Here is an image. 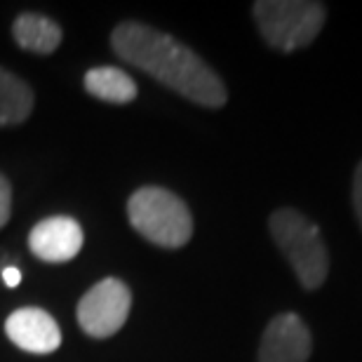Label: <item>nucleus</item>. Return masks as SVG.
<instances>
[{
  "mask_svg": "<svg viewBox=\"0 0 362 362\" xmlns=\"http://www.w3.org/2000/svg\"><path fill=\"white\" fill-rule=\"evenodd\" d=\"M33 111L31 88L10 71L0 69V125H21Z\"/></svg>",
  "mask_w": 362,
  "mask_h": 362,
  "instance_id": "obj_11",
  "label": "nucleus"
},
{
  "mask_svg": "<svg viewBox=\"0 0 362 362\" xmlns=\"http://www.w3.org/2000/svg\"><path fill=\"white\" fill-rule=\"evenodd\" d=\"M3 280H5V285L7 287H17L19 282H21V273H19V269H5L3 271Z\"/></svg>",
  "mask_w": 362,
  "mask_h": 362,
  "instance_id": "obj_14",
  "label": "nucleus"
},
{
  "mask_svg": "<svg viewBox=\"0 0 362 362\" xmlns=\"http://www.w3.org/2000/svg\"><path fill=\"white\" fill-rule=\"evenodd\" d=\"M269 228L273 243L278 245V250L294 269L301 287L310 289V292L320 287L329 273V255L320 228L299 209L292 207H282L273 212Z\"/></svg>",
  "mask_w": 362,
  "mask_h": 362,
  "instance_id": "obj_2",
  "label": "nucleus"
},
{
  "mask_svg": "<svg viewBox=\"0 0 362 362\" xmlns=\"http://www.w3.org/2000/svg\"><path fill=\"white\" fill-rule=\"evenodd\" d=\"M111 47L122 62L146 71L165 88L207 108H221L228 92L212 66L191 47L141 21H122L113 28Z\"/></svg>",
  "mask_w": 362,
  "mask_h": 362,
  "instance_id": "obj_1",
  "label": "nucleus"
},
{
  "mask_svg": "<svg viewBox=\"0 0 362 362\" xmlns=\"http://www.w3.org/2000/svg\"><path fill=\"white\" fill-rule=\"evenodd\" d=\"M127 219L136 233L158 247H184L193 235L191 209L177 193L160 186H144L129 195Z\"/></svg>",
  "mask_w": 362,
  "mask_h": 362,
  "instance_id": "obj_3",
  "label": "nucleus"
},
{
  "mask_svg": "<svg viewBox=\"0 0 362 362\" xmlns=\"http://www.w3.org/2000/svg\"><path fill=\"white\" fill-rule=\"evenodd\" d=\"M85 90L106 104H129L136 99V83L115 66H97L85 74Z\"/></svg>",
  "mask_w": 362,
  "mask_h": 362,
  "instance_id": "obj_10",
  "label": "nucleus"
},
{
  "mask_svg": "<svg viewBox=\"0 0 362 362\" xmlns=\"http://www.w3.org/2000/svg\"><path fill=\"white\" fill-rule=\"evenodd\" d=\"M7 339L26 353L35 356H47L62 346V329L47 310L28 306L12 310L5 320Z\"/></svg>",
  "mask_w": 362,
  "mask_h": 362,
  "instance_id": "obj_7",
  "label": "nucleus"
},
{
  "mask_svg": "<svg viewBox=\"0 0 362 362\" xmlns=\"http://www.w3.org/2000/svg\"><path fill=\"white\" fill-rule=\"evenodd\" d=\"M262 38L278 52L310 45L322 31L327 7L310 0H259L252 7Z\"/></svg>",
  "mask_w": 362,
  "mask_h": 362,
  "instance_id": "obj_4",
  "label": "nucleus"
},
{
  "mask_svg": "<svg viewBox=\"0 0 362 362\" xmlns=\"http://www.w3.org/2000/svg\"><path fill=\"white\" fill-rule=\"evenodd\" d=\"M313 337L296 313H280L264 329L259 362H308Z\"/></svg>",
  "mask_w": 362,
  "mask_h": 362,
  "instance_id": "obj_6",
  "label": "nucleus"
},
{
  "mask_svg": "<svg viewBox=\"0 0 362 362\" xmlns=\"http://www.w3.org/2000/svg\"><path fill=\"white\" fill-rule=\"evenodd\" d=\"M10 212H12V188L10 181L0 175V228L10 221Z\"/></svg>",
  "mask_w": 362,
  "mask_h": 362,
  "instance_id": "obj_12",
  "label": "nucleus"
},
{
  "mask_svg": "<svg viewBox=\"0 0 362 362\" xmlns=\"http://www.w3.org/2000/svg\"><path fill=\"white\" fill-rule=\"evenodd\" d=\"M353 209H356V216L362 226V160L358 163L356 175H353Z\"/></svg>",
  "mask_w": 362,
  "mask_h": 362,
  "instance_id": "obj_13",
  "label": "nucleus"
},
{
  "mask_svg": "<svg viewBox=\"0 0 362 362\" xmlns=\"http://www.w3.org/2000/svg\"><path fill=\"white\" fill-rule=\"evenodd\" d=\"M85 235L81 223L71 216H47L31 228L28 247L47 264H66L83 250Z\"/></svg>",
  "mask_w": 362,
  "mask_h": 362,
  "instance_id": "obj_8",
  "label": "nucleus"
},
{
  "mask_svg": "<svg viewBox=\"0 0 362 362\" xmlns=\"http://www.w3.org/2000/svg\"><path fill=\"white\" fill-rule=\"evenodd\" d=\"M12 38L26 52L35 54H52L62 42V26L45 14L24 12L14 19Z\"/></svg>",
  "mask_w": 362,
  "mask_h": 362,
  "instance_id": "obj_9",
  "label": "nucleus"
},
{
  "mask_svg": "<svg viewBox=\"0 0 362 362\" xmlns=\"http://www.w3.org/2000/svg\"><path fill=\"white\" fill-rule=\"evenodd\" d=\"M129 308H132L129 287L118 278H104L78 301V322L85 334L106 339L122 329L129 317Z\"/></svg>",
  "mask_w": 362,
  "mask_h": 362,
  "instance_id": "obj_5",
  "label": "nucleus"
}]
</instances>
